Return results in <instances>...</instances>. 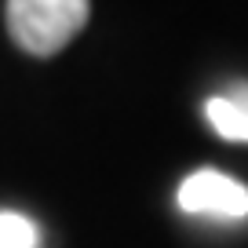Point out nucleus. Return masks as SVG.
Returning <instances> with one entry per match:
<instances>
[{
	"instance_id": "obj_1",
	"label": "nucleus",
	"mask_w": 248,
	"mask_h": 248,
	"mask_svg": "<svg viewBox=\"0 0 248 248\" xmlns=\"http://www.w3.org/2000/svg\"><path fill=\"white\" fill-rule=\"evenodd\" d=\"M88 0H11L4 4L8 33L26 55L51 59L88 26Z\"/></svg>"
},
{
	"instance_id": "obj_2",
	"label": "nucleus",
	"mask_w": 248,
	"mask_h": 248,
	"mask_svg": "<svg viewBox=\"0 0 248 248\" xmlns=\"http://www.w3.org/2000/svg\"><path fill=\"white\" fill-rule=\"evenodd\" d=\"M186 216H212V219H248V186L223 175L216 168H201L186 175L175 194Z\"/></svg>"
},
{
	"instance_id": "obj_3",
	"label": "nucleus",
	"mask_w": 248,
	"mask_h": 248,
	"mask_svg": "<svg viewBox=\"0 0 248 248\" xmlns=\"http://www.w3.org/2000/svg\"><path fill=\"white\" fill-rule=\"evenodd\" d=\"M204 117L226 142H248V84H233L226 95L204 102Z\"/></svg>"
},
{
	"instance_id": "obj_4",
	"label": "nucleus",
	"mask_w": 248,
	"mask_h": 248,
	"mask_svg": "<svg viewBox=\"0 0 248 248\" xmlns=\"http://www.w3.org/2000/svg\"><path fill=\"white\" fill-rule=\"evenodd\" d=\"M0 248H37V226L18 212H0Z\"/></svg>"
}]
</instances>
